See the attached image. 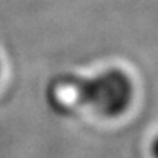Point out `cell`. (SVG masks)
I'll return each mask as SVG.
<instances>
[{"mask_svg":"<svg viewBox=\"0 0 158 158\" xmlns=\"http://www.w3.org/2000/svg\"><path fill=\"white\" fill-rule=\"evenodd\" d=\"M84 76L75 73H60L47 85L45 98L50 108L59 116H73L85 107Z\"/></svg>","mask_w":158,"mask_h":158,"instance_id":"cell-2","label":"cell"},{"mask_svg":"<svg viewBox=\"0 0 158 158\" xmlns=\"http://www.w3.org/2000/svg\"><path fill=\"white\" fill-rule=\"evenodd\" d=\"M132 95L133 86L129 76L118 69H108L84 79L85 107L106 117H116L124 113Z\"/></svg>","mask_w":158,"mask_h":158,"instance_id":"cell-1","label":"cell"},{"mask_svg":"<svg viewBox=\"0 0 158 158\" xmlns=\"http://www.w3.org/2000/svg\"><path fill=\"white\" fill-rule=\"evenodd\" d=\"M151 151H152L154 158H158V136L154 139L152 142V147H151Z\"/></svg>","mask_w":158,"mask_h":158,"instance_id":"cell-3","label":"cell"}]
</instances>
